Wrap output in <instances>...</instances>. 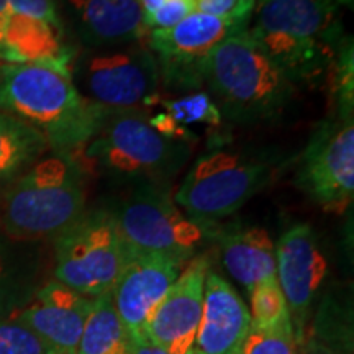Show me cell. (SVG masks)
<instances>
[{"label":"cell","instance_id":"1","mask_svg":"<svg viewBox=\"0 0 354 354\" xmlns=\"http://www.w3.org/2000/svg\"><path fill=\"white\" fill-rule=\"evenodd\" d=\"M0 112L32 125L57 154L82 151L107 109L84 99L68 74L38 64H0Z\"/></svg>","mask_w":354,"mask_h":354},{"label":"cell","instance_id":"2","mask_svg":"<svg viewBox=\"0 0 354 354\" xmlns=\"http://www.w3.org/2000/svg\"><path fill=\"white\" fill-rule=\"evenodd\" d=\"M250 32L264 55L295 84L330 73L342 37L333 0H259Z\"/></svg>","mask_w":354,"mask_h":354},{"label":"cell","instance_id":"3","mask_svg":"<svg viewBox=\"0 0 354 354\" xmlns=\"http://www.w3.org/2000/svg\"><path fill=\"white\" fill-rule=\"evenodd\" d=\"M84 171L71 154L35 162L7 185L0 203V225L13 240L57 238L84 214Z\"/></svg>","mask_w":354,"mask_h":354},{"label":"cell","instance_id":"4","mask_svg":"<svg viewBox=\"0 0 354 354\" xmlns=\"http://www.w3.org/2000/svg\"><path fill=\"white\" fill-rule=\"evenodd\" d=\"M203 86L221 117L259 122L276 117L289 104L294 86L264 55L248 30L230 35L210 53Z\"/></svg>","mask_w":354,"mask_h":354},{"label":"cell","instance_id":"5","mask_svg":"<svg viewBox=\"0 0 354 354\" xmlns=\"http://www.w3.org/2000/svg\"><path fill=\"white\" fill-rule=\"evenodd\" d=\"M82 151L102 171L156 180L180 169L189 146L159 133L143 110L107 109L99 130Z\"/></svg>","mask_w":354,"mask_h":354},{"label":"cell","instance_id":"6","mask_svg":"<svg viewBox=\"0 0 354 354\" xmlns=\"http://www.w3.org/2000/svg\"><path fill=\"white\" fill-rule=\"evenodd\" d=\"M276 171V162L256 154H203L184 177L174 202L190 220L215 227L268 187Z\"/></svg>","mask_w":354,"mask_h":354},{"label":"cell","instance_id":"7","mask_svg":"<svg viewBox=\"0 0 354 354\" xmlns=\"http://www.w3.org/2000/svg\"><path fill=\"white\" fill-rule=\"evenodd\" d=\"M130 253L113 212L82 214L55 238L56 281L86 297H99L112 292Z\"/></svg>","mask_w":354,"mask_h":354},{"label":"cell","instance_id":"8","mask_svg":"<svg viewBox=\"0 0 354 354\" xmlns=\"http://www.w3.org/2000/svg\"><path fill=\"white\" fill-rule=\"evenodd\" d=\"M118 228L133 253L167 254L189 261L210 238H215L216 225L190 220L171 197L169 189L145 180L113 212Z\"/></svg>","mask_w":354,"mask_h":354},{"label":"cell","instance_id":"9","mask_svg":"<svg viewBox=\"0 0 354 354\" xmlns=\"http://www.w3.org/2000/svg\"><path fill=\"white\" fill-rule=\"evenodd\" d=\"M71 79L84 99L105 109H138L158 99L159 73L146 43L86 50Z\"/></svg>","mask_w":354,"mask_h":354},{"label":"cell","instance_id":"10","mask_svg":"<svg viewBox=\"0 0 354 354\" xmlns=\"http://www.w3.org/2000/svg\"><path fill=\"white\" fill-rule=\"evenodd\" d=\"M243 30L248 28L236 21L198 10L171 28L149 30L146 46L156 59L159 86L184 95L201 91L207 57L216 44Z\"/></svg>","mask_w":354,"mask_h":354},{"label":"cell","instance_id":"11","mask_svg":"<svg viewBox=\"0 0 354 354\" xmlns=\"http://www.w3.org/2000/svg\"><path fill=\"white\" fill-rule=\"evenodd\" d=\"M295 184L317 205L343 214L354 196V122L331 118L310 136L300 154Z\"/></svg>","mask_w":354,"mask_h":354},{"label":"cell","instance_id":"12","mask_svg":"<svg viewBox=\"0 0 354 354\" xmlns=\"http://www.w3.org/2000/svg\"><path fill=\"white\" fill-rule=\"evenodd\" d=\"M326 272L328 263L310 225H294L282 234L276 245V277L289 308L295 342L307 328L310 307Z\"/></svg>","mask_w":354,"mask_h":354},{"label":"cell","instance_id":"13","mask_svg":"<svg viewBox=\"0 0 354 354\" xmlns=\"http://www.w3.org/2000/svg\"><path fill=\"white\" fill-rule=\"evenodd\" d=\"M209 271V258L194 256L149 318L145 335L167 354H192Z\"/></svg>","mask_w":354,"mask_h":354},{"label":"cell","instance_id":"14","mask_svg":"<svg viewBox=\"0 0 354 354\" xmlns=\"http://www.w3.org/2000/svg\"><path fill=\"white\" fill-rule=\"evenodd\" d=\"M185 263L174 256L131 251L110 292L128 335L145 333L149 318L183 272Z\"/></svg>","mask_w":354,"mask_h":354},{"label":"cell","instance_id":"15","mask_svg":"<svg viewBox=\"0 0 354 354\" xmlns=\"http://www.w3.org/2000/svg\"><path fill=\"white\" fill-rule=\"evenodd\" d=\"M94 299L50 282L15 318L46 344L51 354H76Z\"/></svg>","mask_w":354,"mask_h":354},{"label":"cell","instance_id":"16","mask_svg":"<svg viewBox=\"0 0 354 354\" xmlns=\"http://www.w3.org/2000/svg\"><path fill=\"white\" fill-rule=\"evenodd\" d=\"M251 328L248 305L218 274L209 271L192 354H238Z\"/></svg>","mask_w":354,"mask_h":354},{"label":"cell","instance_id":"17","mask_svg":"<svg viewBox=\"0 0 354 354\" xmlns=\"http://www.w3.org/2000/svg\"><path fill=\"white\" fill-rule=\"evenodd\" d=\"M74 28L87 50L146 43L140 0H68Z\"/></svg>","mask_w":354,"mask_h":354},{"label":"cell","instance_id":"18","mask_svg":"<svg viewBox=\"0 0 354 354\" xmlns=\"http://www.w3.org/2000/svg\"><path fill=\"white\" fill-rule=\"evenodd\" d=\"M76 51L64 41V32L13 13L0 43V61L6 64H38L71 76Z\"/></svg>","mask_w":354,"mask_h":354},{"label":"cell","instance_id":"19","mask_svg":"<svg viewBox=\"0 0 354 354\" xmlns=\"http://www.w3.org/2000/svg\"><path fill=\"white\" fill-rule=\"evenodd\" d=\"M221 258L234 281L250 292L266 279L276 277V245L269 233L258 227L216 230Z\"/></svg>","mask_w":354,"mask_h":354},{"label":"cell","instance_id":"20","mask_svg":"<svg viewBox=\"0 0 354 354\" xmlns=\"http://www.w3.org/2000/svg\"><path fill=\"white\" fill-rule=\"evenodd\" d=\"M48 149L50 145L37 128L0 112V189L19 179Z\"/></svg>","mask_w":354,"mask_h":354},{"label":"cell","instance_id":"21","mask_svg":"<svg viewBox=\"0 0 354 354\" xmlns=\"http://www.w3.org/2000/svg\"><path fill=\"white\" fill-rule=\"evenodd\" d=\"M76 354H131L130 335L110 292L94 297Z\"/></svg>","mask_w":354,"mask_h":354},{"label":"cell","instance_id":"22","mask_svg":"<svg viewBox=\"0 0 354 354\" xmlns=\"http://www.w3.org/2000/svg\"><path fill=\"white\" fill-rule=\"evenodd\" d=\"M297 354H354L348 313L326 300L297 342Z\"/></svg>","mask_w":354,"mask_h":354},{"label":"cell","instance_id":"23","mask_svg":"<svg viewBox=\"0 0 354 354\" xmlns=\"http://www.w3.org/2000/svg\"><path fill=\"white\" fill-rule=\"evenodd\" d=\"M330 84L333 91L336 117L353 118L354 107V48L353 38L344 37L339 43L330 68Z\"/></svg>","mask_w":354,"mask_h":354},{"label":"cell","instance_id":"24","mask_svg":"<svg viewBox=\"0 0 354 354\" xmlns=\"http://www.w3.org/2000/svg\"><path fill=\"white\" fill-rule=\"evenodd\" d=\"M161 105L166 110L165 113L169 115L176 125L184 130L185 127L196 125V123L218 127L221 122V113L214 99L202 91L190 92L174 100H162Z\"/></svg>","mask_w":354,"mask_h":354},{"label":"cell","instance_id":"25","mask_svg":"<svg viewBox=\"0 0 354 354\" xmlns=\"http://www.w3.org/2000/svg\"><path fill=\"white\" fill-rule=\"evenodd\" d=\"M250 315L251 325L272 326L277 323L290 320L286 297L279 287L277 277L266 279L254 286L250 292Z\"/></svg>","mask_w":354,"mask_h":354},{"label":"cell","instance_id":"26","mask_svg":"<svg viewBox=\"0 0 354 354\" xmlns=\"http://www.w3.org/2000/svg\"><path fill=\"white\" fill-rule=\"evenodd\" d=\"M238 354H297V342L290 320L272 326L251 325Z\"/></svg>","mask_w":354,"mask_h":354},{"label":"cell","instance_id":"27","mask_svg":"<svg viewBox=\"0 0 354 354\" xmlns=\"http://www.w3.org/2000/svg\"><path fill=\"white\" fill-rule=\"evenodd\" d=\"M0 354H51L37 333L13 320H0Z\"/></svg>","mask_w":354,"mask_h":354},{"label":"cell","instance_id":"28","mask_svg":"<svg viewBox=\"0 0 354 354\" xmlns=\"http://www.w3.org/2000/svg\"><path fill=\"white\" fill-rule=\"evenodd\" d=\"M196 10V0H166V2L145 21V25L148 30L171 28V26L183 21L185 17Z\"/></svg>","mask_w":354,"mask_h":354},{"label":"cell","instance_id":"29","mask_svg":"<svg viewBox=\"0 0 354 354\" xmlns=\"http://www.w3.org/2000/svg\"><path fill=\"white\" fill-rule=\"evenodd\" d=\"M8 6L13 13L32 17L35 20L44 21V24L64 32L63 21L57 13L56 0H8Z\"/></svg>","mask_w":354,"mask_h":354},{"label":"cell","instance_id":"30","mask_svg":"<svg viewBox=\"0 0 354 354\" xmlns=\"http://www.w3.org/2000/svg\"><path fill=\"white\" fill-rule=\"evenodd\" d=\"M131 354H167L165 349L156 346L145 333L130 335Z\"/></svg>","mask_w":354,"mask_h":354},{"label":"cell","instance_id":"31","mask_svg":"<svg viewBox=\"0 0 354 354\" xmlns=\"http://www.w3.org/2000/svg\"><path fill=\"white\" fill-rule=\"evenodd\" d=\"M10 15H12V10H10V6H8V0H0V43H2L3 33H6Z\"/></svg>","mask_w":354,"mask_h":354},{"label":"cell","instance_id":"32","mask_svg":"<svg viewBox=\"0 0 354 354\" xmlns=\"http://www.w3.org/2000/svg\"><path fill=\"white\" fill-rule=\"evenodd\" d=\"M166 0H140V6L143 8V15H145V21L153 15L154 12L158 10L159 7L165 3Z\"/></svg>","mask_w":354,"mask_h":354},{"label":"cell","instance_id":"33","mask_svg":"<svg viewBox=\"0 0 354 354\" xmlns=\"http://www.w3.org/2000/svg\"><path fill=\"white\" fill-rule=\"evenodd\" d=\"M3 274H6V263H3V258L0 256V282H2Z\"/></svg>","mask_w":354,"mask_h":354},{"label":"cell","instance_id":"34","mask_svg":"<svg viewBox=\"0 0 354 354\" xmlns=\"http://www.w3.org/2000/svg\"><path fill=\"white\" fill-rule=\"evenodd\" d=\"M333 2L336 3V6H338V3H342V6H349V7H353V2H354V0H333Z\"/></svg>","mask_w":354,"mask_h":354},{"label":"cell","instance_id":"35","mask_svg":"<svg viewBox=\"0 0 354 354\" xmlns=\"http://www.w3.org/2000/svg\"><path fill=\"white\" fill-rule=\"evenodd\" d=\"M258 2H259V0H245V3H246V6L253 8V10H254V8H256V6H258Z\"/></svg>","mask_w":354,"mask_h":354}]
</instances>
